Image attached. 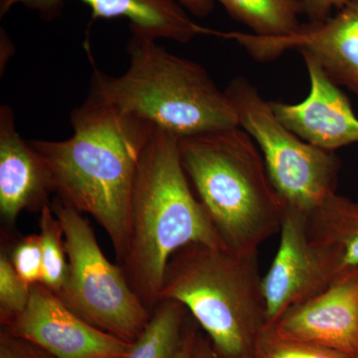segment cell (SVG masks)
Here are the masks:
<instances>
[{"mask_svg":"<svg viewBox=\"0 0 358 358\" xmlns=\"http://www.w3.org/2000/svg\"><path fill=\"white\" fill-rule=\"evenodd\" d=\"M339 274L334 254L308 236V216L285 207L279 249L262 279L267 327L289 308L322 293Z\"/></svg>","mask_w":358,"mask_h":358,"instance_id":"cell-9","label":"cell"},{"mask_svg":"<svg viewBox=\"0 0 358 358\" xmlns=\"http://www.w3.org/2000/svg\"><path fill=\"white\" fill-rule=\"evenodd\" d=\"M303 61L308 95L296 103L270 102L275 117L303 141L327 152L358 143V117L348 96L315 61Z\"/></svg>","mask_w":358,"mask_h":358,"instance_id":"cell-12","label":"cell"},{"mask_svg":"<svg viewBox=\"0 0 358 358\" xmlns=\"http://www.w3.org/2000/svg\"><path fill=\"white\" fill-rule=\"evenodd\" d=\"M53 193L50 174L38 152L23 140L9 106L0 107V214L13 225L21 212L41 211Z\"/></svg>","mask_w":358,"mask_h":358,"instance_id":"cell-13","label":"cell"},{"mask_svg":"<svg viewBox=\"0 0 358 358\" xmlns=\"http://www.w3.org/2000/svg\"><path fill=\"white\" fill-rule=\"evenodd\" d=\"M188 13L199 18H204L213 11L214 0H173Z\"/></svg>","mask_w":358,"mask_h":358,"instance_id":"cell-25","label":"cell"},{"mask_svg":"<svg viewBox=\"0 0 358 358\" xmlns=\"http://www.w3.org/2000/svg\"><path fill=\"white\" fill-rule=\"evenodd\" d=\"M189 313L182 303L160 301L131 352L122 358H174L178 352Z\"/></svg>","mask_w":358,"mask_h":358,"instance_id":"cell-17","label":"cell"},{"mask_svg":"<svg viewBox=\"0 0 358 358\" xmlns=\"http://www.w3.org/2000/svg\"><path fill=\"white\" fill-rule=\"evenodd\" d=\"M194 322L195 320L193 319L190 320V322L187 320L182 341H181L180 346H179L174 358H194L195 343H196L197 336H199V331H197Z\"/></svg>","mask_w":358,"mask_h":358,"instance_id":"cell-24","label":"cell"},{"mask_svg":"<svg viewBox=\"0 0 358 358\" xmlns=\"http://www.w3.org/2000/svg\"><path fill=\"white\" fill-rule=\"evenodd\" d=\"M6 251L23 282L30 287L41 282L42 249L39 234L20 238L9 251Z\"/></svg>","mask_w":358,"mask_h":358,"instance_id":"cell-21","label":"cell"},{"mask_svg":"<svg viewBox=\"0 0 358 358\" xmlns=\"http://www.w3.org/2000/svg\"><path fill=\"white\" fill-rule=\"evenodd\" d=\"M31 296V287L23 282L11 265L6 249L0 253V320L7 324L21 315Z\"/></svg>","mask_w":358,"mask_h":358,"instance_id":"cell-20","label":"cell"},{"mask_svg":"<svg viewBox=\"0 0 358 358\" xmlns=\"http://www.w3.org/2000/svg\"><path fill=\"white\" fill-rule=\"evenodd\" d=\"M181 164L224 247L255 253L280 233L285 205L260 150L243 129L178 138Z\"/></svg>","mask_w":358,"mask_h":358,"instance_id":"cell-4","label":"cell"},{"mask_svg":"<svg viewBox=\"0 0 358 358\" xmlns=\"http://www.w3.org/2000/svg\"><path fill=\"white\" fill-rule=\"evenodd\" d=\"M52 210L63 228L68 273L56 296L92 326L134 343L152 313L131 288L121 266L103 254L88 217L55 197Z\"/></svg>","mask_w":358,"mask_h":358,"instance_id":"cell-6","label":"cell"},{"mask_svg":"<svg viewBox=\"0 0 358 358\" xmlns=\"http://www.w3.org/2000/svg\"><path fill=\"white\" fill-rule=\"evenodd\" d=\"M55 358H122L133 343L105 333L69 310L41 282L31 287L24 312L1 324Z\"/></svg>","mask_w":358,"mask_h":358,"instance_id":"cell-10","label":"cell"},{"mask_svg":"<svg viewBox=\"0 0 358 358\" xmlns=\"http://www.w3.org/2000/svg\"><path fill=\"white\" fill-rule=\"evenodd\" d=\"M0 358H55L42 346L13 333L6 326L0 329Z\"/></svg>","mask_w":358,"mask_h":358,"instance_id":"cell-22","label":"cell"},{"mask_svg":"<svg viewBox=\"0 0 358 358\" xmlns=\"http://www.w3.org/2000/svg\"><path fill=\"white\" fill-rule=\"evenodd\" d=\"M262 279L257 252L186 245L169 259L159 301L182 303L216 358H254L267 327Z\"/></svg>","mask_w":358,"mask_h":358,"instance_id":"cell-5","label":"cell"},{"mask_svg":"<svg viewBox=\"0 0 358 358\" xmlns=\"http://www.w3.org/2000/svg\"><path fill=\"white\" fill-rule=\"evenodd\" d=\"M217 36L237 42L259 62L274 60L287 51L300 52L334 83L358 96V0L348 2L326 20L301 25L289 36L268 38L237 31H218Z\"/></svg>","mask_w":358,"mask_h":358,"instance_id":"cell-8","label":"cell"},{"mask_svg":"<svg viewBox=\"0 0 358 358\" xmlns=\"http://www.w3.org/2000/svg\"><path fill=\"white\" fill-rule=\"evenodd\" d=\"M254 358H357L313 343L284 338L267 327L257 341Z\"/></svg>","mask_w":358,"mask_h":358,"instance_id":"cell-19","label":"cell"},{"mask_svg":"<svg viewBox=\"0 0 358 358\" xmlns=\"http://www.w3.org/2000/svg\"><path fill=\"white\" fill-rule=\"evenodd\" d=\"M67 0H0V17L14 6H22L38 11L45 20H53ZM92 9L94 18L124 17L131 29L152 38L187 43L199 35H209L210 29L197 24L182 7L173 0H80Z\"/></svg>","mask_w":358,"mask_h":358,"instance_id":"cell-14","label":"cell"},{"mask_svg":"<svg viewBox=\"0 0 358 358\" xmlns=\"http://www.w3.org/2000/svg\"><path fill=\"white\" fill-rule=\"evenodd\" d=\"M308 233L334 254L341 273L358 268V202L334 193L308 216Z\"/></svg>","mask_w":358,"mask_h":358,"instance_id":"cell-15","label":"cell"},{"mask_svg":"<svg viewBox=\"0 0 358 358\" xmlns=\"http://www.w3.org/2000/svg\"><path fill=\"white\" fill-rule=\"evenodd\" d=\"M352 0H301L308 22H320L331 17Z\"/></svg>","mask_w":358,"mask_h":358,"instance_id":"cell-23","label":"cell"},{"mask_svg":"<svg viewBox=\"0 0 358 358\" xmlns=\"http://www.w3.org/2000/svg\"><path fill=\"white\" fill-rule=\"evenodd\" d=\"M194 358H216L210 341L199 333L195 343Z\"/></svg>","mask_w":358,"mask_h":358,"instance_id":"cell-26","label":"cell"},{"mask_svg":"<svg viewBox=\"0 0 358 358\" xmlns=\"http://www.w3.org/2000/svg\"><path fill=\"white\" fill-rule=\"evenodd\" d=\"M189 244L225 248L183 169L178 138L155 129L138 164L119 264L150 313L159 303L169 259Z\"/></svg>","mask_w":358,"mask_h":358,"instance_id":"cell-2","label":"cell"},{"mask_svg":"<svg viewBox=\"0 0 358 358\" xmlns=\"http://www.w3.org/2000/svg\"><path fill=\"white\" fill-rule=\"evenodd\" d=\"M268 327L284 338L358 358V268L341 273L322 293Z\"/></svg>","mask_w":358,"mask_h":358,"instance_id":"cell-11","label":"cell"},{"mask_svg":"<svg viewBox=\"0 0 358 358\" xmlns=\"http://www.w3.org/2000/svg\"><path fill=\"white\" fill-rule=\"evenodd\" d=\"M129 64L120 76L95 69L89 96L178 138L236 128L238 115L203 66L131 29Z\"/></svg>","mask_w":358,"mask_h":358,"instance_id":"cell-3","label":"cell"},{"mask_svg":"<svg viewBox=\"0 0 358 358\" xmlns=\"http://www.w3.org/2000/svg\"><path fill=\"white\" fill-rule=\"evenodd\" d=\"M0 46H1V55L4 53L3 56H1V73L3 72V67L6 68V65L7 64V51L13 52V49L14 48L13 41H11L10 37L8 36L6 30L3 28H1V31H0Z\"/></svg>","mask_w":358,"mask_h":358,"instance_id":"cell-27","label":"cell"},{"mask_svg":"<svg viewBox=\"0 0 358 358\" xmlns=\"http://www.w3.org/2000/svg\"><path fill=\"white\" fill-rule=\"evenodd\" d=\"M70 121L67 140L29 143L48 169L55 197L102 226L120 264L138 164L155 128L89 95Z\"/></svg>","mask_w":358,"mask_h":358,"instance_id":"cell-1","label":"cell"},{"mask_svg":"<svg viewBox=\"0 0 358 358\" xmlns=\"http://www.w3.org/2000/svg\"><path fill=\"white\" fill-rule=\"evenodd\" d=\"M256 36L277 38L298 32L305 14L301 0H214Z\"/></svg>","mask_w":358,"mask_h":358,"instance_id":"cell-16","label":"cell"},{"mask_svg":"<svg viewBox=\"0 0 358 358\" xmlns=\"http://www.w3.org/2000/svg\"><path fill=\"white\" fill-rule=\"evenodd\" d=\"M240 128L255 141L275 192L286 208L310 215L338 186L341 162L331 152L310 145L287 128L271 103L246 78L226 87Z\"/></svg>","mask_w":358,"mask_h":358,"instance_id":"cell-7","label":"cell"},{"mask_svg":"<svg viewBox=\"0 0 358 358\" xmlns=\"http://www.w3.org/2000/svg\"><path fill=\"white\" fill-rule=\"evenodd\" d=\"M40 241L42 249L41 284L57 294L64 285L68 273V258L64 232L51 203L40 211Z\"/></svg>","mask_w":358,"mask_h":358,"instance_id":"cell-18","label":"cell"}]
</instances>
